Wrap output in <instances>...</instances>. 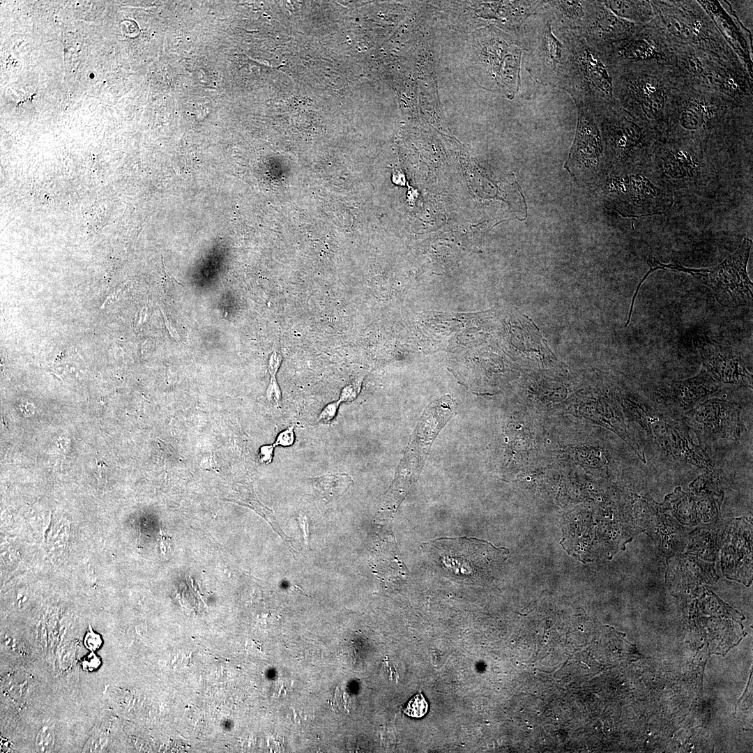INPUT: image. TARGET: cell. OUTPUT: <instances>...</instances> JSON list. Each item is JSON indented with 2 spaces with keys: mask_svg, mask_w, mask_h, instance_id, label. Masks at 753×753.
Masks as SVG:
<instances>
[{
  "mask_svg": "<svg viewBox=\"0 0 753 753\" xmlns=\"http://www.w3.org/2000/svg\"><path fill=\"white\" fill-rule=\"evenodd\" d=\"M577 128L575 138L565 163L568 169L587 170L591 179L598 180L602 171L603 145L598 123L588 108L576 105Z\"/></svg>",
  "mask_w": 753,
  "mask_h": 753,
  "instance_id": "cell-12",
  "label": "cell"
},
{
  "mask_svg": "<svg viewBox=\"0 0 753 753\" xmlns=\"http://www.w3.org/2000/svg\"><path fill=\"white\" fill-rule=\"evenodd\" d=\"M553 26L577 34L583 26L587 13L586 1H547Z\"/></svg>",
  "mask_w": 753,
  "mask_h": 753,
  "instance_id": "cell-18",
  "label": "cell"
},
{
  "mask_svg": "<svg viewBox=\"0 0 753 753\" xmlns=\"http://www.w3.org/2000/svg\"><path fill=\"white\" fill-rule=\"evenodd\" d=\"M660 505L683 524L695 526L701 522L692 492H683L678 487L674 492L666 496Z\"/></svg>",
  "mask_w": 753,
  "mask_h": 753,
  "instance_id": "cell-19",
  "label": "cell"
},
{
  "mask_svg": "<svg viewBox=\"0 0 753 753\" xmlns=\"http://www.w3.org/2000/svg\"><path fill=\"white\" fill-rule=\"evenodd\" d=\"M437 549L439 562L450 572L474 580L487 575L495 567L503 549L473 538H439L431 542Z\"/></svg>",
  "mask_w": 753,
  "mask_h": 753,
  "instance_id": "cell-8",
  "label": "cell"
},
{
  "mask_svg": "<svg viewBox=\"0 0 753 753\" xmlns=\"http://www.w3.org/2000/svg\"><path fill=\"white\" fill-rule=\"evenodd\" d=\"M314 489L327 501L335 500L342 495L353 485V480L347 473L326 474L311 479Z\"/></svg>",
  "mask_w": 753,
  "mask_h": 753,
  "instance_id": "cell-20",
  "label": "cell"
},
{
  "mask_svg": "<svg viewBox=\"0 0 753 753\" xmlns=\"http://www.w3.org/2000/svg\"><path fill=\"white\" fill-rule=\"evenodd\" d=\"M162 314H163L164 319H165V321L166 326H167V329L169 330V333H171L172 336L173 337L176 338V339L178 338V335L177 334V332L176 331L174 328L172 327L171 324L169 325V321H168V320L167 319V317L164 314L163 312H162Z\"/></svg>",
  "mask_w": 753,
  "mask_h": 753,
  "instance_id": "cell-32",
  "label": "cell"
},
{
  "mask_svg": "<svg viewBox=\"0 0 753 753\" xmlns=\"http://www.w3.org/2000/svg\"><path fill=\"white\" fill-rule=\"evenodd\" d=\"M658 181L674 196L701 194L717 182V172L700 142L676 137L659 139L650 160Z\"/></svg>",
  "mask_w": 753,
  "mask_h": 753,
  "instance_id": "cell-2",
  "label": "cell"
},
{
  "mask_svg": "<svg viewBox=\"0 0 753 753\" xmlns=\"http://www.w3.org/2000/svg\"><path fill=\"white\" fill-rule=\"evenodd\" d=\"M752 531L750 518L727 521L722 545L721 566L724 575L746 585L752 583Z\"/></svg>",
  "mask_w": 753,
  "mask_h": 753,
  "instance_id": "cell-11",
  "label": "cell"
},
{
  "mask_svg": "<svg viewBox=\"0 0 753 753\" xmlns=\"http://www.w3.org/2000/svg\"><path fill=\"white\" fill-rule=\"evenodd\" d=\"M740 408L733 402L709 397L688 413L690 423L708 443L720 440L738 441L744 430Z\"/></svg>",
  "mask_w": 753,
  "mask_h": 753,
  "instance_id": "cell-9",
  "label": "cell"
},
{
  "mask_svg": "<svg viewBox=\"0 0 753 753\" xmlns=\"http://www.w3.org/2000/svg\"><path fill=\"white\" fill-rule=\"evenodd\" d=\"M552 24L547 3L526 20L519 36L525 68L535 82L568 92L576 71L575 59L568 31Z\"/></svg>",
  "mask_w": 753,
  "mask_h": 753,
  "instance_id": "cell-1",
  "label": "cell"
},
{
  "mask_svg": "<svg viewBox=\"0 0 753 753\" xmlns=\"http://www.w3.org/2000/svg\"><path fill=\"white\" fill-rule=\"evenodd\" d=\"M75 648L73 644L64 646L59 653V663L63 669L69 667L73 662L75 655Z\"/></svg>",
  "mask_w": 753,
  "mask_h": 753,
  "instance_id": "cell-27",
  "label": "cell"
},
{
  "mask_svg": "<svg viewBox=\"0 0 753 753\" xmlns=\"http://www.w3.org/2000/svg\"><path fill=\"white\" fill-rule=\"evenodd\" d=\"M725 525L726 522L717 521L689 533L686 554H694L706 561H715L722 545Z\"/></svg>",
  "mask_w": 753,
  "mask_h": 753,
  "instance_id": "cell-17",
  "label": "cell"
},
{
  "mask_svg": "<svg viewBox=\"0 0 753 753\" xmlns=\"http://www.w3.org/2000/svg\"><path fill=\"white\" fill-rule=\"evenodd\" d=\"M702 360V368L720 385H743L752 388V374L732 351L721 346L706 347Z\"/></svg>",
  "mask_w": 753,
  "mask_h": 753,
  "instance_id": "cell-14",
  "label": "cell"
},
{
  "mask_svg": "<svg viewBox=\"0 0 753 753\" xmlns=\"http://www.w3.org/2000/svg\"><path fill=\"white\" fill-rule=\"evenodd\" d=\"M752 241L745 238L737 249L720 264L709 268H691L679 264H664L649 258L650 271L668 268L691 275L699 283L713 290L719 303L738 307L752 303V282L747 273Z\"/></svg>",
  "mask_w": 753,
  "mask_h": 753,
  "instance_id": "cell-4",
  "label": "cell"
},
{
  "mask_svg": "<svg viewBox=\"0 0 753 753\" xmlns=\"http://www.w3.org/2000/svg\"><path fill=\"white\" fill-rule=\"evenodd\" d=\"M429 706L421 692L411 697L403 708V713L409 717L420 718L428 711Z\"/></svg>",
  "mask_w": 753,
  "mask_h": 753,
  "instance_id": "cell-24",
  "label": "cell"
},
{
  "mask_svg": "<svg viewBox=\"0 0 753 753\" xmlns=\"http://www.w3.org/2000/svg\"><path fill=\"white\" fill-rule=\"evenodd\" d=\"M102 643L101 638L98 634L93 632L90 628L84 638V644L87 648L91 651L98 649Z\"/></svg>",
  "mask_w": 753,
  "mask_h": 753,
  "instance_id": "cell-29",
  "label": "cell"
},
{
  "mask_svg": "<svg viewBox=\"0 0 753 753\" xmlns=\"http://www.w3.org/2000/svg\"><path fill=\"white\" fill-rule=\"evenodd\" d=\"M576 63V71L567 92L575 105H583L593 114L614 105L612 80L598 54L582 38L568 32Z\"/></svg>",
  "mask_w": 753,
  "mask_h": 753,
  "instance_id": "cell-7",
  "label": "cell"
},
{
  "mask_svg": "<svg viewBox=\"0 0 753 753\" xmlns=\"http://www.w3.org/2000/svg\"><path fill=\"white\" fill-rule=\"evenodd\" d=\"M721 385L701 368L693 377L664 383L658 388L657 395L661 404L678 412L688 413L700 402L717 393Z\"/></svg>",
  "mask_w": 753,
  "mask_h": 753,
  "instance_id": "cell-13",
  "label": "cell"
},
{
  "mask_svg": "<svg viewBox=\"0 0 753 753\" xmlns=\"http://www.w3.org/2000/svg\"><path fill=\"white\" fill-rule=\"evenodd\" d=\"M340 405L337 400L327 404L321 411L318 422L327 424L333 420L337 414Z\"/></svg>",
  "mask_w": 753,
  "mask_h": 753,
  "instance_id": "cell-26",
  "label": "cell"
},
{
  "mask_svg": "<svg viewBox=\"0 0 753 753\" xmlns=\"http://www.w3.org/2000/svg\"><path fill=\"white\" fill-rule=\"evenodd\" d=\"M282 360L281 355L274 351L268 360V370L270 381L266 391L268 400L275 406H279L282 401V392L276 379V374Z\"/></svg>",
  "mask_w": 753,
  "mask_h": 753,
  "instance_id": "cell-22",
  "label": "cell"
},
{
  "mask_svg": "<svg viewBox=\"0 0 753 753\" xmlns=\"http://www.w3.org/2000/svg\"><path fill=\"white\" fill-rule=\"evenodd\" d=\"M275 448L273 443L263 445L259 448L258 457L261 463L269 464L272 462Z\"/></svg>",
  "mask_w": 753,
  "mask_h": 753,
  "instance_id": "cell-28",
  "label": "cell"
},
{
  "mask_svg": "<svg viewBox=\"0 0 753 753\" xmlns=\"http://www.w3.org/2000/svg\"><path fill=\"white\" fill-rule=\"evenodd\" d=\"M634 420L672 459L688 463L711 473L714 464L706 450L694 441L690 426L678 417L644 403L626 400Z\"/></svg>",
  "mask_w": 753,
  "mask_h": 753,
  "instance_id": "cell-5",
  "label": "cell"
},
{
  "mask_svg": "<svg viewBox=\"0 0 753 753\" xmlns=\"http://www.w3.org/2000/svg\"><path fill=\"white\" fill-rule=\"evenodd\" d=\"M616 16L632 22H641L651 17V9L647 1H601Z\"/></svg>",
  "mask_w": 753,
  "mask_h": 753,
  "instance_id": "cell-21",
  "label": "cell"
},
{
  "mask_svg": "<svg viewBox=\"0 0 753 753\" xmlns=\"http://www.w3.org/2000/svg\"><path fill=\"white\" fill-rule=\"evenodd\" d=\"M294 429L295 425H291L280 432L275 439L274 446L275 447H289L293 446L296 439Z\"/></svg>",
  "mask_w": 753,
  "mask_h": 753,
  "instance_id": "cell-25",
  "label": "cell"
},
{
  "mask_svg": "<svg viewBox=\"0 0 753 753\" xmlns=\"http://www.w3.org/2000/svg\"><path fill=\"white\" fill-rule=\"evenodd\" d=\"M356 394L355 383H349L342 389L337 401L340 404L351 402L356 397Z\"/></svg>",
  "mask_w": 753,
  "mask_h": 753,
  "instance_id": "cell-30",
  "label": "cell"
},
{
  "mask_svg": "<svg viewBox=\"0 0 753 753\" xmlns=\"http://www.w3.org/2000/svg\"><path fill=\"white\" fill-rule=\"evenodd\" d=\"M666 581L679 587L713 584L717 581L714 563H706L689 554L671 556L668 560Z\"/></svg>",
  "mask_w": 753,
  "mask_h": 753,
  "instance_id": "cell-15",
  "label": "cell"
},
{
  "mask_svg": "<svg viewBox=\"0 0 753 753\" xmlns=\"http://www.w3.org/2000/svg\"><path fill=\"white\" fill-rule=\"evenodd\" d=\"M594 116L603 135L605 165L625 170L650 161L661 138L644 122L633 120L618 104Z\"/></svg>",
  "mask_w": 753,
  "mask_h": 753,
  "instance_id": "cell-3",
  "label": "cell"
},
{
  "mask_svg": "<svg viewBox=\"0 0 753 753\" xmlns=\"http://www.w3.org/2000/svg\"><path fill=\"white\" fill-rule=\"evenodd\" d=\"M586 7L587 15L584 24L575 35L582 38L598 54L634 34V24L614 15L601 1H586Z\"/></svg>",
  "mask_w": 753,
  "mask_h": 753,
  "instance_id": "cell-10",
  "label": "cell"
},
{
  "mask_svg": "<svg viewBox=\"0 0 753 753\" xmlns=\"http://www.w3.org/2000/svg\"><path fill=\"white\" fill-rule=\"evenodd\" d=\"M105 740L106 739L103 737V735L101 734V733H100V734H98L97 736H93L91 738V739L89 740L87 745H86L88 747L87 751L88 752L98 751V750L101 749L103 747Z\"/></svg>",
  "mask_w": 753,
  "mask_h": 753,
  "instance_id": "cell-31",
  "label": "cell"
},
{
  "mask_svg": "<svg viewBox=\"0 0 753 753\" xmlns=\"http://www.w3.org/2000/svg\"><path fill=\"white\" fill-rule=\"evenodd\" d=\"M649 162L625 169L629 174L609 181V194L621 214L634 218L662 215L671 208L674 196L658 181Z\"/></svg>",
  "mask_w": 753,
  "mask_h": 753,
  "instance_id": "cell-6",
  "label": "cell"
},
{
  "mask_svg": "<svg viewBox=\"0 0 753 753\" xmlns=\"http://www.w3.org/2000/svg\"><path fill=\"white\" fill-rule=\"evenodd\" d=\"M55 734L54 727L45 724L39 729L36 739L35 747L38 752H49L54 745Z\"/></svg>",
  "mask_w": 753,
  "mask_h": 753,
  "instance_id": "cell-23",
  "label": "cell"
},
{
  "mask_svg": "<svg viewBox=\"0 0 753 753\" xmlns=\"http://www.w3.org/2000/svg\"><path fill=\"white\" fill-rule=\"evenodd\" d=\"M700 522H717L720 516L723 493L711 477V473L699 476L690 485Z\"/></svg>",
  "mask_w": 753,
  "mask_h": 753,
  "instance_id": "cell-16",
  "label": "cell"
}]
</instances>
